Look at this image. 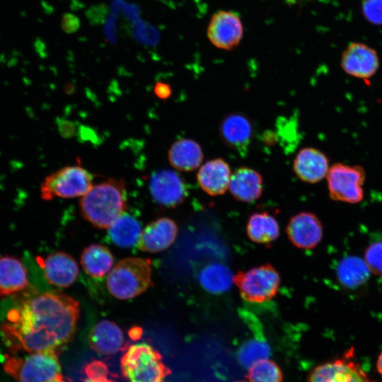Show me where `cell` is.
<instances>
[{"instance_id": "1", "label": "cell", "mask_w": 382, "mask_h": 382, "mask_svg": "<svg viewBox=\"0 0 382 382\" xmlns=\"http://www.w3.org/2000/svg\"><path fill=\"white\" fill-rule=\"evenodd\" d=\"M79 316V302L72 297L56 292L37 294L8 312L1 332L13 354L55 350L72 339Z\"/></svg>"}, {"instance_id": "2", "label": "cell", "mask_w": 382, "mask_h": 382, "mask_svg": "<svg viewBox=\"0 0 382 382\" xmlns=\"http://www.w3.org/2000/svg\"><path fill=\"white\" fill-rule=\"evenodd\" d=\"M79 203L85 219L98 228H109L127 207L125 183L111 178L93 185Z\"/></svg>"}, {"instance_id": "3", "label": "cell", "mask_w": 382, "mask_h": 382, "mask_svg": "<svg viewBox=\"0 0 382 382\" xmlns=\"http://www.w3.org/2000/svg\"><path fill=\"white\" fill-rule=\"evenodd\" d=\"M151 265L148 258L127 257L120 260L108 274V291L113 296L122 300L141 294L151 282Z\"/></svg>"}, {"instance_id": "4", "label": "cell", "mask_w": 382, "mask_h": 382, "mask_svg": "<svg viewBox=\"0 0 382 382\" xmlns=\"http://www.w3.org/2000/svg\"><path fill=\"white\" fill-rule=\"evenodd\" d=\"M121 371L127 382H166L171 371L161 354L150 345H132L121 359Z\"/></svg>"}, {"instance_id": "5", "label": "cell", "mask_w": 382, "mask_h": 382, "mask_svg": "<svg viewBox=\"0 0 382 382\" xmlns=\"http://www.w3.org/2000/svg\"><path fill=\"white\" fill-rule=\"evenodd\" d=\"M4 371L17 382H48L61 374L55 350L30 352L23 357H9Z\"/></svg>"}, {"instance_id": "6", "label": "cell", "mask_w": 382, "mask_h": 382, "mask_svg": "<svg viewBox=\"0 0 382 382\" xmlns=\"http://www.w3.org/2000/svg\"><path fill=\"white\" fill-rule=\"evenodd\" d=\"M92 175L81 165L66 166L47 175L40 185L41 197L75 198L83 196L93 185Z\"/></svg>"}, {"instance_id": "7", "label": "cell", "mask_w": 382, "mask_h": 382, "mask_svg": "<svg viewBox=\"0 0 382 382\" xmlns=\"http://www.w3.org/2000/svg\"><path fill=\"white\" fill-rule=\"evenodd\" d=\"M326 178L331 199L347 204H357L363 200L366 173L361 166L334 163Z\"/></svg>"}, {"instance_id": "8", "label": "cell", "mask_w": 382, "mask_h": 382, "mask_svg": "<svg viewBox=\"0 0 382 382\" xmlns=\"http://www.w3.org/2000/svg\"><path fill=\"white\" fill-rule=\"evenodd\" d=\"M242 298L250 303H262L277 293L281 279L276 269L269 264L239 272L234 278Z\"/></svg>"}, {"instance_id": "9", "label": "cell", "mask_w": 382, "mask_h": 382, "mask_svg": "<svg viewBox=\"0 0 382 382\" xmlns=\"http://www.w3.org/2000/svg\"><path fill=\"white\" fill-rule=\"evenodd\" d=\"M243 35L241 18L232 11L221 10L214 13L207 28V36L212 45L224 50H231L238 46Z\"/></svg>"}, {"instance_id": "10", "label": "cell", "mask_w": 382, "mask_h": 382, "mask_svg": "<svg viewBox=\"0 0 382 382\" xmlns=\"http://www.w3.org/2000/svg\"><path fill=\"white\" fill-rule=\"evenodd\" d=\"M351 353L316 366L311 372L308 382H376L352 359Z\"/></svg>"}, {"instance_id": "11", "label": "cell", "mask_w": 382, "mask_h": 382, "mask_svg": "<svg viewBox=\"0 0 382 382\" xmlns=\"http://www.w3.org/2000/svg\"><path fill=\"white\" fill-rule=\"evenodd\" d=\"M149 188L154 201L163 207H175L183 202L188 189L183 178L171 170H161L151 177Z\"/></svg>"}, {"instance_id": "12", "label": "cell", "mask_w": 382, "mask_h": 382, "mask_svg": "<svg viewBox=\"0 0 382 382\" xmlns=\"http://www.w3.org/2000/svg\"><path fill=\"white\" fill-rule=\"evenodd\" d=\"M340 62L345 72L361 79L372 77L379 68L376 50L361 42L349 43L342 54Z\"/></svg>"}, {"instance_id": "13", "label": "cell", "mask_w": 382, "mask_h": 382, "mask_svg": "<svg viewBox=\"0 0 382 382\" xmlns=\"http://www.w3.org/2000/svg\"><path fill=\"white\" fill-rule=\"evenodd\" d=\"M286 232L295 246L310 250L316 247L322 241L323 226L315 214L301 212L291 218Z\"/></svg>"}, {"instance_id": "14", "label": "cell", "mask_w": 382, "mask_h": 382, "mask_svg": "<svg viewBox=\"0 0 382 382\" xmlns=\"http://www.w3.org/2000/svg\"><path fill=\"white\" fill-rule=\"evenodd\" d=\"M219 133L221 140L228 148L241 155H245L252 141L253 125L245 115L234 112L226 115L222 120Z\"/></svg>"}, {"instance_id": "15", "label": "cell", "mask_w": 382, "mask_h": 382, "mask_svg": "<svg viewBox=\"0 0 382 382\" xmlns=\"http://www.w3.org/2000/svg\"><path fill=\"white\" fill-rule=\"evenodd\" d=\"M178 235V226L171 219L159 218L149 224L140 234L138 246L144 252L158 253L169 248Z\"/></svg>"}, {"instance_id": "16", "label": "cell", "mask_w": 382, "mask_h": 382, "mask_svg": "<svg viewBox=\"0 0 382 382\" xmlns=\"http://www.w3.org/2000/svg\"><path fill=\"white\" fill-rule=\"evenodd\" d=\"M293 169L301 180L314 184L326 178L330 169L329 159L320 150L306 147L296 154Z\"/></svg>"}, {"instance_id": "17", "label": "cell", "mask_w": 382, "mask_h": 382, "mask_svg": "<svg viewBox=\"0 0 382 382\" xmlns=\"http://www.w3.org/2000/svg\"><path fill=\"white\" fill-rule=\"evenodd\" d=\"M44 276L47 281L57 287H68L73 284L79 275L76 260L64 252L47 255L42 261Z\"/></svg>"}, {"instance_id": "18", "label": "cell", "mask_w": 382, "mask_h": 382, "mask_svg": "<svg viewBox=\"0 0 382 382\" xmlns=\"http://www.w3.org/2000/svg\"><path fill=\"white\" fill-rule=\"evenodd\" d=\"M231 176V168L223 158H216L204 163L197 173V180L207 194L217 196L228 189Z\"/></svg>"}, {"instance_id": "19", "label": "cell", "mask_w": 382, "mask_h": 382, "mask_svg": "<svg viewBox=\"0 0 382 382\" xmlns=\"http://www.w3.org/2000/svg\"><path fill=\"white\" fill-rule=\"evenodd\" d=\"M92 349L103 355H112L122 350L125 337L121 328L114 322L103 320L93 328L88 335Z\"/></svg>"}, {"instance_id": "20", "label": "cell", "mask_w": 382, "mask_h": 382, "mask_svg": "<svg viewBox=\"0 0 382 382\" xmlns=\"http://www.w3.org/2000/svg\"><path fill=\"white\" fill-rule=\"evenodd\" d=\"M261 174L249 167H240L231 173L228 189L232 196L243 202H252L262 193Z\"/></svg>"}, {"instance_id": "21", "label": "cell", "mask_w": 382, "mask_h": 382, "mask_svg": "<svg viewBox=\"0 0 382 382\" xmlns=\"http://www.w3.org/2000/svg\"><path fill=\"white\" fill-rule=\"evenodd\" d=\"M204 158L199 144L192 139L183 138L175 141L168 151L170 165L179 171L190 172L198 168Z\"/></svg>"}, {"instance_id": "22", "label": "cell", "mask_w": 382, "mask_h": 382, "mask_svg": "<svg viewBox=\"0 0 382 382\" xmlns=\"http://www.w3.org/2000/svg\"><path fill=\"white\" fill-rule=\"evenodd\" d=\"M335 273L340 284L349 290L364 287L371 274L364 259L356 255H348L340 260Z\"/></svg>"}, {"instance_id": "23", "label": "cell", "mask_w": 382, "mask_h": 382, "mask_svg": "<svg viewBox=\"0 0 382 382\" xmlns=\"http://www.w3.org/2000/svg\"><path fill=\"white\" fill-rule=\"evenodd\" d=\"M28 284L27 271L16 257H0V296H7L24 290Z\"/></svg>"}, {"instance_id": "24", "label": "cell", "mask_w": 382, "mask_h": 382, "mask_svg": "<svg viewBox=\"0 0 382 382\" xmlns=\"http://www.w3.org/2000/svg\"><path fill=\"white\" fill-rule=\"evenodd\" d=\"M246 232L249 238L256 243L270 244L279 236V225L277 220L266 212H256L250 215Z\"/></svg>"}, {"instance_id": "25", "label": "cell", "mask_w": 382, "mask_h": 382, "mask_svg": "<svg viewBox=\"0 0 382 382\" xmlns=\"http://www.w3.org/2000/svg\"><path fill=\"white\" fill-rule=\"evenodd\" d=\"M114 258L103 245L93 244L86 248L81 256V264L85 272L95 278H102L112 268Z\"/></svg>"}, {"instance_id": "26", "label": "cell", "mask_w": 382, "mask_h": 382, "mask_svg": "<svg viewBox=\"0 0 382 382\" xmlns=\"http://www.w3.org/2000/svg\"><path fill=\"white\" fill-rule=\"evenodd\" d=\"M141 233L139 222L125 212L109 226L108 229L112 241L123 248H129L137 243Z\"/></svg>"}, {"instance_id": "27", "label": "cell", "mask_w": 382, "mask_h": 382, "mask_svg": "<svg viewBox=\"0 0 382 382\" xmlns=\"http://www.w3.org/2000/svg\"><path fill=\"white\" fill-rule=\"evenodd\" d=\"M234 278L228 267L219 263L207 265L199 274L202 287L213 294L228 291L234 282Z\"/></svg>"}, {"instance_id": "28", "label": "cell", "mask_w": 382, "mask_h": 382, "mask_svg": "<svg viewBox=\"0 0 382 382\" xmlns=\"http://www.w3.org/2000/svg\"><path fill=\"white\" fill-rule=\"evenodd\" d=\"M248 378L249 382H282V374L275 362L265 358L250 364Z\"/></svg>"}, {"instance_id": "29", "label": "cell", "mask_w": 382, "mask_h": 382, "mask_svg": "<svg viewBox=\"0 0 382 382\" xmlns=\"http://www.w3.org/2000/svg\"><path fill=\"white\" fill-rule=\"evenodd\" d=\"M364 260L371 274L382 277V233H376L369 239Z\"/></svg>"}, {"instance_id": "30", "label": "cell", "mask_w": 382, "mask_h": 382, "mask_svg": "<svg viewBox=\"0 0 382 382\" xmlns=\"http://www.w3.org/2000/svg\"><path fill=\"white\" fill-rule=\"evenodd\" d=\"M270 354L269 346L261 340H250L241 346L238 352V359L241 364L249 367L252 363L267 358Z\"/></svg>"}, {"instance_id": "31", "label": "cell", "mask_w": 382, "mask_h": 382, "mask_svg": "<svg viewBox=\"0 0 382 382\" xmlns=\"http://www.w3.org/2000/svg\"><path fill=\"white\" fill-rule=\"evenodd\" d=\"M361 10L369 22L382 25V0H363Z\"/></svg>"}, {"instance_id": "32", "label": "cell", "mask_w": 382, "mask_h": 382, "mask_svg": "<svg viewBox=\"0 0 382 382\" xmlns=\"http://www.w3.org/2000/svg\"><path fill=\"white\" fill-rule=\"evenodd\" d=\"M86 374L88 376L108 375V370L104 363L100 361H94L89 363L86 369Z\"/></svg>"}, {"instance_id": "33", "label": "cell", "mask_w": 382, "mask_h": 382, "mask_svg": "<svg viewBox=\"0 0 382 382\" xmlns=\"http://www.w3.org/2000/svg\"><path fill=\"white\" fill-rule=\"evenodd\" d=\"M154 92L158 98L161 99H167L171 96L172 89L168 83L158 81L154 87Z\"/></svg>"}, {"instance_id": "34", "label": "cell", "mask_w": 382, "mask_h": 382, "mask_svg": "<svg viewBox=\"0 0 382 382\" xmlns=\"http://www.w3.org/2000/svg\"><path fill=\"white\" fill-rule=\"evenodd\" d=\"M84 382H115L108 378V375L88 376Z\"/></svg>"}, {"instance_id": "35", "label": "cell", "mask_w": 382, "mask_h": 382, "mask_svg": "<svg viewBox=\"0 0 382 382\" xmlns=\"http://www.w3.org/2000/svg\"><path fill=\"white\" fill-rule=\"evenodd\" d=\"M376 369L378 372L382 376V352L378 357L376 361Z\"/></svg>"}, {"instance_id": "36", "label": "cell", "mask_w": 382, "mask_h": 382, "mask_svg": "<svg viewBox=\"0 0 382 382\" xmlns=\"http://www.w3.org/2000/svg\"><path fill=\"white\" fill-rule=\"evenodd\" d=\"M48 382H66L62 376V374L57 376L55 378L48 381Z\"/></svg>"}, {"instance_id": "37", "label": "cell", "mask_w": 382, "mask_h": 382, "mask_svg": "<svg viewBox=\"0 0 382 382\" xmlns=\"http://www.w3.org/2000/svg\"><path fill=\"white\" fill-rule=\"evenodd\" d=\"M234 382H248V381H244V380H242V381H234Z\"/></svg>"}]
</instances>
